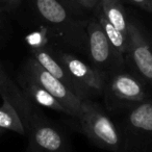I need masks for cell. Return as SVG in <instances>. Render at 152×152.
I'll list each match as a JSON object with an SVG mask.
<instances>
[{
    "mask_svg": "<svg viewBox=\"0 0 152 152\" xmlns=\"http://www.w3.org/2000/svg\"><path fill=\"white\" fill-rule=\"evenodd\" d=\"M110 115L121 135V152H152V97Z\"/></svg>",
    "mask_w": 152,
    "mask_h": 152,
    "instance_id": "1",
    "label": "cell"
},
{
    "mask_svg": "<svg viewBox=\"0 0 152 152\" xmlns=\"http://www.w3.org/2000/svg\"><path fill=\"white\" fill-rule=\"evenodd\" d=\"M36 10L57 41L89 55L88 23L72 17L61 0H36Z\"/></svg>",
    "mask_w": 152,
    "mask_h": 152,
    "instance_id": "2",
    "label": "cell"
},
{
    "mask_svg": "<svg viewBox=\"0 0 152 152\" xmlns=\"http://www.w3.org/2000/svg\"><path fill=\"white\" fill-rule=\"evenodd\" d=\"M81 131L98 147L121 152V135L107 112L91 99L83 100L77 117Z\"/></svg>",
    "mask_w": 152,
    "mask_h": 152,
    "instance_id": "3",
    "label": "cell"
},
{
    "mask_svg": "<svg viewBox=\"0 0 152 152\" xmlns=\"http://www.w3.org/2000/svg\"><path fill=\"white\" fill-rule=\"evenodd\" d=\"M102 96L108 114L151 97L147 86L126 69L106 74Z\"/></svg>",
    "mask_w": 152,
    "mask_h": 152,
    "instance_id": "4",
    "label": "cell"
},
{
    "mask_svg": "<svg viewBox=\"0 0 152 152\" xmlns=\"http://www.w3.org/2000/svg\"><path fill=\"white\" fill-rule=\"evenodd\" d=\"M24 128L28 137L27 152H71L69 141L63 131L37 108Z\"/></svg>",
    "mask_w": 152,
    "mask_h": 152,
    "instance_id": "5",
    "label": "cell"
},
{
    "mask_svg": "<svg viewBox=\"0 0 152 152\" xmlns=\"http://www.w3.org/2000/svg\"><path fill=\"white\" fill-rule=\"evenodd\" d=\"M89 41V57L93 67L104 75L126 69L124 55L114 48L105 36L97 19H92L87 24Z\"/></svg>",
    "mask_w": 152,
    "mask_h": 152,
    "instance_id": "6",
    "label": "cell"
},
{
    "mask_svg": "<svg viewBox=\"0 0 152 152\" xmlns=\"http://www.w3.org/2000/svg\"><path fill=\"white\" fill-rule=\"evenodd\" d=\"M23 72L31 76L43 88H45L65 107L68 115L74 118L78 117L83 100L70 91L63 83L51 75L47 70H45L34 57H30L26 61Z\"/></svg>",
    "mask_w": 152,
    "mask_h": 152,
    "instance_id": "7",
    "label": "cell"
},
{
    "mask_svg": "<svg viewBox=\"0 0 152 152\" xmlns=\"http://www.w3.org/2000/svg\"><path fill=\"white\" fill-rule=\"evenodd\" d=\"M128 37L125 64L147 87L152 88V46L132 22L129 23Z\"/></svg>",
    "mask_w": 152,
    "mask_h": 152,
    "instance_id": "8",
    "label": "cell"
},
{
    "mask_svg": "<svg viewBox=\"0 0 152 152\" xmlns=\"http://www.w3.org/2000/svg\"><path fill=\"white\" fill-rule=\"evenodd\" d=\"M51 52L74 78L88 90L92 97L102 96L105 81V75L103 73L68 52L52 50Z\"/></svg>",
    "mask_w": 152,
    "mask_h": 152,
    "instance_id": "9",
    "label": "cell"
},
{
    "mask_svg": "<svg viewBox=\"0 0 152 152\" xmlns=\"http://www.w3.org/2000/svg\"><path fill=\"white\" fill-rule=\"evenodd\" d=\"M31 53L32 57L45 70H47L51 75H53L55 78H57L61 83H63L77 97H79L81 100L91 99L92 96L90 95L88 90L78 80H76L73 76L64 68V66L53 56L50 49H48L44 45L31 47Z\"/></svg>",
    "mask_w": 152,
    "mask_h": 152,
    "instance_id": "10",
    "label": "cell"
},
{
    "mask_svg": "<svg viewBox=\"0 0 152 152\" xmlns=\"http://www.w3.org/2000/svg\"><path fill=\"white\" fill-rule=\"evenodd\" d=\"M20 83H21L22 91H23L24 95L32 103L50 108V110H55V112L67 114V110H65V107L45 88H43L36 79H34L31 76L26 74L25 72H23Z\"/></svg>",
    "mask_w": 152,
    "mask_h": 152,
    "instance_id": "11",
    "label": "cell"
},
{
    "mask_svg": "<svg viewBox=\"0 0 152 152\" xmlns=\"http://www.w3.org/2000/svg\"><path fill=\"white\" fill-rule=\"evenodd\" d=\"M99 7L105 18L123 34L128 36L129 23L125 10L119 0H100Z\"/></svg>",
    "mask_w": 152,
    "mask_h": 152,
    "instance_id": "12",
    "label": "cell"
},
{
    "mask_svg": "<svg viewBox=\"0 0 152 152\" xmlns=\"http://www.w3.org/2000/svg\"><path fill=\"white\" fill-rule=\"evenodd\" d=\"M96 19H97V21L101 25L102 29H103L105 36L107 37L110 44L114 46V48L120 54L124 55L125 57V53L127 52V49H128V45H129V37L127 34H123L118 28L115 27L105 18V16L103 15L100 7L96 12Z\"/></svg>",
    "mask_w": 152,
    "mask_h": 152,
    "instance_id": "13",
    "label": "cell"
},
{
    "mask_svg": "<svg viewBox=\"0 0 152 152\" xmlns=\"http://www.w3.org/2000/svg\"><path fill=\"white\" fill-rule=\"evenodd\" d=\"M0 128L25 135V128L21 116L15 106L7 100H3L2 105L0 106Z\"/></svg>",
    "mask_w": 152,
    "mask_h": 152,
    "instance_id": "14",
    "label": "cell"
},
{
    "mask_svg": "<svg viewBox=\"0 0 152 152\" xmlns=\"http://www.w3.org/2000/svg\"><path fill=\"white\" fill-rule=\"evenodd\" d=\"M70 1L86 10H93L99 2V0H70Z\"/></svg>",
    "mask_w": 152,
    "mask_h": 152,
    "instance_id": "15",
    "label": "cell"
},
{
    "mask_svg": "<svg viewBox=\"0 0 152 152\" xmlns=\"http://www.w3.org/2000/svg\"><path fill=\"white\" fill-rule=\"evenodd\" d=\"M20 2H21V0H0L1 7L7 11H13V10L17 9Z\"/></svg>",
    "mask_w": 152,
    "mask_h": 152,
    "instance_id": "16",
    "label": "cell"
},
{
    "mask_svg": "<svg viewBox=\"0 0 152 152\" xmlns=\"http://www.w3.org/2000/svg\"><path fill=\"white\" fill-rule=\"evenodd\" d=\"M130 1L139 5L141 9L152 13V0H130Z\"/></svg>",
    "mask_w": 152,
    "mask_h": 152,
    "instance_id": "17",
    "label": "cell"
},
{
    "mask_svg": "<svg viewBox=\"0 0 152 152\" xmlns=\"http://www.w3.org/2000/svg\"><path fill=\"white\" fill-rule=\"evenodd\" d=\"M2 10L3 7L0 4V34H1V29H2Z\"/></svg>",
    "mask_w": 152,
    "mask_h": 152,
    "instance_id": "18",
    "label": "cell"
},
{
    "mask_svg": "<svg viewBox=\"0 0 152 152\" xmlns=\"http://www.w3.org/2000/svg\"><path fill=\"white\" fill-rule=\"evenodd\" d=\"M4 129H2V128H0V135H1V134H3V133H4Z\"/></svg>",
    "mask_w": 152,
    "mask_h": 152,
    "instance_id": "19",
    "label": "cell"
},
{
    "mask_svg": "<svg viewBox=\"0 0 152 152\" xmlns=\"http://www.w3.org/2000/svg\"><path fill=\"white\" fill-rule=\"evenodd\" d=\"M61 2H63V0H61Z\"/></svg>",
    "mask_w": 152,
    "mask_h": 152,
    "instance_id": "20",
    "label": "cell"
}]
</instances>
